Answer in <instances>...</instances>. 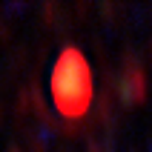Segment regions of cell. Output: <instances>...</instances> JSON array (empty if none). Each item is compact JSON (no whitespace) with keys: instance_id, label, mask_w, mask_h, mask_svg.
<instances>
[{"instance_id":"6da1fadb","label":"cell","mask_w":152,"mask_h":152,"mask_svg":"<svg viewBox=\"0 0 152 152\" xmlns=\"http://www.w3.org/2000/svg\"><path fill=\"white\" fill-rule=\"evenodd\" d=\"M52 98L66 118L83 115L92 101V75L83 55L77 49H66L52 72Z\"/></svg>"}]
</instances>
